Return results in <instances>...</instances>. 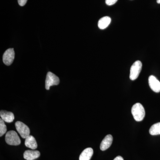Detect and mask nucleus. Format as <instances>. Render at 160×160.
Wrapping results in <instances>:
<instances>
[{"label":"nucleus","instance_id":"nucleus-2","mask_svg":"<svg viewBox=\"0 0 160 160\" xmlns=\"http://www.w3.org/2000/svg\"><path fill=\"white\" fill-rule=\"evenodd\" d=\"M5 140L8 145L11 146H18L21 144V140L16 132L14 131L8 132L6 133Z\"/></svg>","mask_w":160,"mask_h":160},{"label":"nucleus","instance_id":"nucleus-3","mask_svg":"<svg viewBox=\"0 0 160 160\" xmlns=\"http://www.w3.org/2000/svg\"><path fill=\"white\" fill-rule=\"evenodd\" d=\"M142 62L140 61H136L131 66L130 70L129 78L132 81H134L138 78L142 69Z\"/></svg>","mask_w":160,"mask_h":160},{"label":"nucleus","instance_id":"nucleus-11","mask_svg":"<svg viewBox=\"0 0 160 160\" xmlns=\"http://www.w3.org/2000/svg\"><path fill=\"white\" fill-rule=\"evenodd\" d=\"M25 144L26 147L32 149H37L38 147L35 138L32 135H29L26 138Z\"/></svg>","mask_w":160,"mask_h":160},{"label":"nucleus","instance_id":"nucleus-7","mask_svg":"<svg viewBox=\"0 0 160 160\" xmlns=\"http://www.w3.org/2000/svg\"><path fill=\"white\" fill-rule=\"evenodd\" d=\"M149 84L152 91L156 92H160V82L154 76L151 75L149 78Z\"/></svg>","mask_w":160,"mask_h":160},{"label":"nucleus","instance_id":"nucleus-1","mask_svg":"<svg viewBox=\"0 0 160 160\" xmlns=\"http://www.w3.org/2000/svg\"><path fill=\"white\" fill-rule=\"evenodd\" d=\"M131 112L135 121L141 122L144 118L146 114L145 109L140 103H137L132 106Z\"/></svg>","mask_w":160,"mask_h":160},{"label":"nucleus","instance_id":"nucleus-6","mask_svg":"<svg viewBox=\"0 0 160 160\" xmlns=\"http://www.w3.org/2000/svg\"><path fill=\"white\" fill-rule=\"evenodd\" d=\"M15 57V52L13 49H9L6 50L3 56V62L6 66H10L13 62Z\"/></svg>","mask_w":160,"mask_h":160},{"label":"nucleus","instance_id":"nucleus-12","mask_svg":"<svg viewBox=\"0 0 160 160\" xmlns=\"http://www.w3.org/2000/svg\"><path fill=\"white\" fill-rule=\"evenodd\" d=\"M93 149L91 148H88L84 149L80 154L79 160H90L93 155Z\"/></svg>","mask_w":160,"mask_h":160},{"label":"nucleus","instance_id":"nucleus-9","mask_svg":"<svg viewBox=\"0 0 160 160\" xmlns=\"http://www.w3.org/2000/svg\"><path fill=\"white\" fill-rule=\"evenodd\" d=\"M0 116L4 122L7 123H11L14 119L13 113L11 112L6 111V110H1Z\"/></svg>","mask_w":160,"mask_h":160},{"label":"nucleus","instance_id":"nucleus-13","mask_svg":"<svg viewBox=\"0 0 160 160\" xmlns=\"http://www.w3.org/2000/svg\"><path fill=\"white\" fill-rule=\"evenodd\" d=\"M111 22V18L108 16L104 17L101 18L99 20L98 22V26L99 28L101 29H106L109 26Z\"/></svg>","mask_w":160,"mask_h":160},{"label":"nucleus","instance_id":"nucleus-18","mask_svg":"<svg viewBox=\"0 0 160 160\" xmlns=\"http://www.w3.org/2000/svg\"><path fill=\"white\" fill-rule=\"evenodd\" d=\"M113 160H124L123 158L122 157L118 156L117 157L114 159Z\"/></svg>","mask_w":160,"mask_h":160},{"label":"nucleus","instance_id":"nucleus-4","mask_svg":"<svg viewBox=\"0 0 160 160\" xmlns=\"http://www.w3.org/2000/svg\"><path fill=\"white\" fill-rule=\"evenodd\" d=\"M15 127L18 133L23 138L26 139L30 135V129L26 124L20 121H18L15 123Z\"/></svg>","mask_w":160,"mask_h":160},{"label":"nucleus","instance_id":"nucleus-8","mask_svg":"<svg viewBox=\"0 0 160 160\" xmlns=\"http://www.w3.org/2000/svg\"><path fill=\"white\" fill-rule=\"evenodd\" d=\"M113 138L110 134L107 135L104 138L100 145V149L102 151H105L109 148L112 144Z\"/></svg>","mask_w":160,"mask_h":160},{"label":"nucleus","instance_id":"nucleus-10","mask_svg":"<svg viewBox=\"0 0 160 160\" xmlns=\"http://www.w3.org/2000/svg\"><path fill=\"white\" fill-rule=\"evenodd\" d=\"M40 156V152L37 150H26L24 153V158L26 160H34Z\"/></svg>","mask_w":160,"mask_h":160},{"label":"nucleus","instance_id":"nucleus-14","mask_svg":"<svg viewBox=\"0 0 160 160\" xmlns=\"http://www.w3.org/2000/svg\"><path fill=\"white\" fill-rule=\"evenodd\" d=\"M149 133L152 135L160 134V122L153 124L149 130Z\"/></svg>","mask_w":160,"mask_h":160},{"label":"nucleus","instance_id":"nucleus-15","mask_svg":"<svg viewBox=\"0 0 160 160\" xmlns=\"http://www.w3.org/2000/svg\"><path fill=\"white\" fill-rule=\"evenodd\" d=\"M7 131L6 125L5 122L2 118L0 119V137H2Z\"/></svg>","mask_w":160,"mask_h":160},{"label":"nucleus","instance_id":"nucleus-5","mask_svg":"<svg viewBox=\"0 0 160 160\" xmlns=\"http://www.w3.org/2000/svg\"><path fill=\"white\" fill-rule=\"evenodd\" d=\"M60 83L59 78L50 72L47 73L46 80V89L49 90L51 86H57Z\"/></svg>","mask_w":160,"mask_h":160},{"label":"nucleus","instance_id":"nucleus-16","mask_svg":"<svg viewBox=\"0 0 160 160\" xmlns=\"http://www.w3.org/2000/svg\"><path fill=\"white\" fill-rule=\"evenodd\" d=\"M118 0H106V5L110 6L114 5L117 2Z\"/></svg>","mask_w":160,"mask_h":160},{"label":"nucleus","instance_id":"nucleus-17","mask_svg":"<svg viewBox=\"0 0 160 160\" xmlns=\"http://www.w3.org/2000/svg\"><path fill=\"white\" fill-rule=\"evenodd\" d=\"M28 0H18V2L20 6H23L26 5Z\"/></svg>","mask_w":160,"mask_h":160},{"label":"nucleus","instance_id":"nucleus-19","mask_svg":"<svg viewBox=\"0 0 160 160\" xmlns=\"http://www.w3.org/2000/svg\"><path fill=\"white\" fill-rule=\"evenodd\" d=\"M157 2L160 4V0H157Z\"/></svg>","mask_w":160,"mask_h":160}]
</instances>
